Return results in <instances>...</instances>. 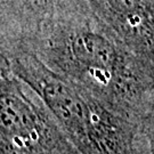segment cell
Listing matches in <instances>:
<instances>
[{"instance_id": "cell-1", "label": "cell", "mask_w": 154, "mask_h": 154, "mask_svg": "<svg viewBox=\"0 0 154 154\" xmlns=\"http://www.w3.org/2000/svg\"><path fill=\"white\" fill-rule=\"evenodd\" d=\"M14 73L41 97L83 154H126L105 112L82 90L33 57L15 61Z\"/></svg>"}, {"instance_id": "cell-2", "label": "cell", "mask_w": 154, "mask_h": 154, "mask_svg": "<svg viewBox=\"0 0 154 154\" xmlns=\"http://www.w3.org/2000/svg\"><path fill=\"white\" fill-rule=\"evenodd\" d=\"M1 86L2 154H34L42 138L40 116L8 75H2Z\"/></svg>"}, {"instance_id": "cell-3", "label": "cell", "mask_w": 154, "mask_h": 154, "mask_svg": "<svg viewBox=\"0 0 154 154\" xmlns=\"http://www.w3.org/2000/svg\"><path fill=\"white\" fill-rule=\"evenodd\" d=\"M79 22V17L74 15L67 38L69 57L94 81L103 85L114 82L120 74L122 62L113 41L105 32L91 28L88 21Z\"/></svg>"}, {"instance_id": "cell-4", "label": "cell", "mask_w": 154, "mask_h": 154, "mask_svg": "<svg viewBox=\"0 0 154 154\" xmlns=\"http://www.w3.org/2000/svg\"><path fill=\"white\" fill-rule=\"evenodd\" d=\"M23 8L30 13H35L38 16L44 15L48 18L58 20L70 13L78 11L81 0H18Z\"/></svg>"}]
</instances>
